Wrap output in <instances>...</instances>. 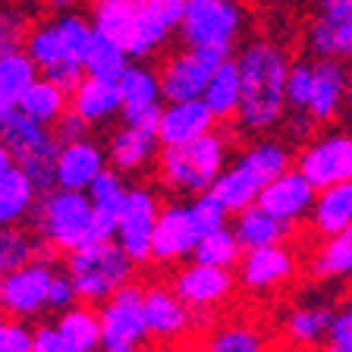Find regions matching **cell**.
Segmentation results:
<instances>
[{"mask_svg": "<svg viewBox=\"0 0 352 352\" xmlns=\"http://www.w3.org/2000/svg\"><path fill=\"white\" fill-rule=\"evenodd\" d=\"M161 205H164L161 186L129 183L126 201H123V208H120L113 242H117L120 249L139 264V267H151V239H154V223H157Z\"/></svg>", "mask_w": 352, "mask_h": 352, "instance_id": "9", "label": "cell"}, {"mask_svg": "<svg viewBox=\"0 0 352 352\" xmlns=\"http://www.w3.org/2000/svg\"><path fill=\"white\" fill-rule=\"evenodd\" d=\"M69 110L82 117L88 126L110 123L120 117L123 98H120L117 79H98V76H82V82L69 91Z\"/></svg>", "mask_w": 352, "mask_h": 352, "instance_id": "27", "label": "cell"}, {"mask_svg": "<svg viewBox=\"0 0 352 352\" xmlns=\"http://www.w3.org/2000/svg\"><path fill=\"white\" fill-rule=\"evenodd\" d=\"M324 346L352 352V296L333 302V315H330V330H327V343Z\"/></svg>", "mask_w": 352, "mask_h": 352, "instance_id": "45", "label": "cell"}, {"mask_svg": "<svg viewBox=\"0 0 352 352\" xmlns=\"http://www.w3.org/2000/svg\"><path fill=\"white\" fill-rule=\"evenodd\" d=\"M186 13V0H142L135 7V22H132L126 54L129 60H148L164 44L179 32V22Z\"/></svg>", "mask_w": 352, "mask_h": 352, "instance_id": "16", "label": "cell"}, {"mask_svg": "<svg viewBox=\"0 0 352 352\" xmlns=\"http://www.w3.org/2000/svg\"><path fill=\"white\" fill-rule=\"evenodd\" d=\"M242 242L236 239L233 227H220V230H211L198 239L195 252H192V261H201V264H214V267H230L233 271L236 264L242 258Z\"/></svg>", "mask_w": 352, "mask_h": 352, "instance_id": "38", "label": "cell"}, {"mask_svg": "<svg viewBox=\"0 0 352 352\" xmlns=\"http://www.w3.org/2000/svg\"><path fill=\"white\" fill-rule=\"evenodd\" d=\"M41 189L25 170L16 164L0 176V227H29Z\"/></svg>", "mask_w": 352, "mask_h": 352, "instance_id": "29", "label": "cell"}, {"mask_svg": "<svg viewBox=\"0 0 352 352\" xmlns=\"http://www.w3.org/2000/svg\"><path fill=\"white\" fill-rule=\"evenodd\" d=\"M220 60L214 51H195V47H183V51L170 54L161 63L157 76H161V91L164 101H192L201 98L208 88V79L217 69Z\"/></svg>", "mask_w": 352, "mask_h": 352, "instance_id": "17", "label": "cell"}, {"mask_svg": "<svg viewBox=\"0 0 352 352\" xmlns=\"http://www.w3.org/2000/svg\"><path fill=\"white\" fill-rule=\"evenodd\" d=\"M91 132V126L85 123L82 117H76L73 110H66L63 117L57 120V126H54V135H57L60 142H69V139H79V135H88Z\"/></svg>", "mask_w": 352, "mask_h": 352, "instance_id": "50", "label": "cell"}, {"mask_svg": "<svg viewBox=\"0 0 352 352\" xmlns=\"http://www.w3.org/2000/svg\"><path fill=\"white\" fill-rule=\"evenodd\" d=\"M32 321L0 315V352H32Z\"/></svg>", "mask_w": 352, "mask_h": 352, "instance_id": "47", "label": "cell"}, {"mask_svg": "<svg viewBox=\"0 0 352 352\" xmlns=\"http://www.w3.org/2000/svg\"><path fill=\"white\" fill-rule=\"evenodd\" d=\"M261 186H264L261 179H258V176L252 173V170L245 167L239 157H236L233 164H227V167H223V173L214 179V186L208 192H211L220 205L227 208L230 217H233V214H239V211H245V208L255 205Z\"/></svg>", "mask_w": 352, "mask_h": 352, "instance_id": "31", "label": "cell"}, {"mask_svg": "<svg viewBox=\"0 0 352 352\" xmlns=\"http://www.w3.org/2000/svg\"><path fill=\"white\" fill-rule=\"evenodd\" d=\"M19 110L25 113L29 120H35V123L47 126V129H54L57 126V120L63 117L66 110H69V91L60 85H54L51 79H38L35 85L25 91V95L19 98Z\"/></svg>", "mask_w": 352, "mask_h": 352, "instance_id": "35", "label": "cell"}, {"mask_svg": "<svg viewBox=\"0 0 352 352\" xmlns=\"http://www.w3.org/2000/svg\"><path fill=\"white\" fill-rule=\"evenodd\" d=\"M346 107L352 110V82H349V91H346Z\"/></svg>", "mask_w": 352, "mask_h": 352, "instance_id": "56", "label": "cell"}, {"mask_svg": "<svg viewBox=\"0 0 352 352\" xmlns=\"http://www.w3.org/2000/svg\"><path fill=\"white\" fill-rule=\"evenodd\" d=\"M95 352H151V349H145V346H101Z\"/></svg>", "mask_w": 352, "mask_h": 352, "instance_id": "53", "label": "cell"}, {"mask_svg": "<svg viewBox=\"0 0 352 352\" xmlns=\"http://www.w3.org/2000/svg\"><path fill=\"white\" fill-rule=\"evenodd\" d=\"M305 271L318 283H352V223L311 242L305 252Z\"/></svg>", "mask_w": 352, "mask_h": 352, "instance_id": "25", "label": "cell"}, {"mask_svg": "<svg viewBox=\"0 0 352 352\" xmlns=\"http://www.w3.org/2000/svg\"><path fill=\"white\" fill-rule=\"evenodd\" d=\"M79 302V293H76V283L69 280V274L63 271V264L54 267V277H51V289H47V311L60 315L66 308H73Z\"/></svg>", "mask_w": 352, "mask_h": 352, "instance_id": "48", "label": "cell"}, {"mask_svg": "<svg viewBox=\"0 0 352 352\" xmlns=\"http://www.w3.org/2000/svg\"><path fill=\"white\" fill-rule=\"evenodd\" d=\"M35 255H44V252L29 227H0V274L32 261Z\"/></svg>", "mask_w": 352, "mask_h": 352, "instance_id": "42", "label": "cell"}, {"mask_svg": "<svg viewBox=\"0 0 352 352\" xmlns=\"http://www.w3.org/2000/svg\"><path fill=\"white\" fill-rule=\"evenodd\" d=\"M91 227H95V211H91L88 192L57 189V186L41 192L29 223L41 252L54 258L69 255L85 242H95Z\"/></svg>", "mask_w": 352, "mask_h": 352, "instance_id": "3", "label": "cell"}, {"mask_svg": "<svg viewBox=\"0 0 352 352\" xmlns=\"http://www.w3.org/2000/svg\"><path fill=\"white\" fill-rule=\"evenodd\" d=\"M201 227L195 220L189 198H167L157 214V223H154V239H151V264L154 267H176L192 258L198 239H201Z\"/></svg>", "mask_w": 352, "mask_h": 352, "instance_id": "11", "label": "cell"}, {"mask_svg": "<svg viewBox=\"0 0 352 352\" xmlns=\"http://www.w3.org/2000/svg\"><path fill=\"white\" fill-rule=\"evenodd\" d=\"M173 352H208V349H205V346H201V340H192V343L179 346V349H173Z\"/></svg>", "mask_w": 352, "mask_h": 352, "instance_id": "54", "label": "cell"}, {"mask_svg": "<svg viewBox=\"0 0 352 352\" xmlns=\"http://www.w3.org/2000/svg\"><path fill=\"white\" fill-rule=\"evenodd\" d=\"M63 271L76 283L79 302L101 305L107 296H113L120 286L139 280V264L132 261L113 239L85 242L82 249L63 255Z\"/></svg>", "mask_w": 352, "mask_h": 352, "instance_id": "5", "label": "cell"}, {"mask_svg": "<svg viewBox=\"0 0 352 352\" xmlns=\"http://www.w3.org/2000/svg\"><path fill=\"white\" fill-rule=\"evenodd\" d=\"M311 69H315V60H293L289 76H286V113L305 117L308 91H311Z\"/></svg>", "mask_w": 352, "mask_h": 352, "instance_id": "44", "label": "cell"}, {"mask_svg": "<svg viewBox=\"0 0 352 352\" xmlns=\"http://www.w3.org/2000/svg\"><path fill=\"white\" fill-rule=\"evenodd\" d=\"M32 352H69L63 337L54 327V321H44L32 330Z\"/></svg>", "mask_w": 352, "mask_h": 352, "instance_id": "49", "label": "cell"}, {"mask_svg": "<svg viewBox=\"0 0 352 352\" xmlns=\"http://www.w3.org/2000/svg\"><path fill=\"white\" fill-rule=\"evenodd\" d=\"M167 283L173 286V293L192 308V315L198 318L201 330L220 315H227L239 299V286H236V274L230 267H214V264L201 261H183L167 271Z\"/></svg>", "mask_w": 352, "mask_h": 352, "instance_id": "7", "label": "cell"}, {"mask_svg": "<svg viewBox=\"0 0 352 352\" xmlns=\"http://www.w3.org/2000/svg\"><path fill=\"white\" fill-rule=\"evenodd\" d=\"M32 29V13L16 0H0V54L22 51Z\"/></svg>", "mask_w": 352, "mask_h": 352, "instance_id": "43", "label": "cell"}, {"mask_svg": "<svg viewBox=\"0 0 352 352\" xmlns=\"http://www.w3.org/2000/svg\"><path fill=\"white\" fill-rule=\"evenodd\" d=\"M315 195L318 189L305 179L299 167H289L283 170L280 176H274L271 183H264L261 192H258V208H264L267 214H274L277 220H283L286 227L299 230V223L308 220V211L315 205Z\"/></svg>", "mask_w": 352, "mask_h": 352, "instance_id": "20", "label": "cell"}, {"mask_svg": "<svg viewBox=\"0 0 352 352\" xmlns=\"http://www.w3.org/2000/svg\"><path fill=\"white\" fill-rule=\"evenodd\" d=\"M16 167V161H13V154H10V148L0 142V176L7 173V170H13Z\"/></svg>", "mask_w": 352, "mask_h": 352, "instance_id": "52", "label": "cell"}, {"mask_svg": "<svg viewBox=\"0 0 352 352\" xmlns=\"http://www.w3.org/2000/svg\"><path fill=\"white\" fill-rule=\"evenodd\" d=\"M142 289H145L148 346H154L157 352H173L201 337L198 318L192 315V308L173 293V286L164 277H148Z\"/></svg>", "mask_w": 352, "mask_h": 352, "instance_id": "8", "label": "cell"}, {"mask_svg": "<svg viewBox=\"0 0 352 352\" xmlns=\"http://www.w3.org/2000/svg\"><path fill=\"white\" fill-rule=\"evenodd\" d=\"M230 154H233V142L220 129L205 132L186 145H167L161 148L157 161H154L157 186L176 198H192L198 192H208L230 164Z\"/></svg>", "mask_w": 352, "mask_h": 352, "instance_id": "2", "label": "cell"}, {"mask_svg": "<svg viewBox=\"0 0 352 352\" xmlns=\"http://www.w3.org/2000/svg\"><path fill=\"white\" fill-rule=\"evenodd\" d=\"M126 66H129V54H126L123 44L95 32L91 51H88V57H85V76H98V79H120Z\"/></svg>", "mask_w": 352, "mask_h": 352, "instance_id": "40", "label": "cell"}, {"mask_svg": "<svg viewBox=\"0 0 352 352\" xmlns=\"http://www.w3.org/2000/svg\"><path fill=\"white\" fill-rule=\"evenodd\" d=\"M22 51L35 60V66L41 73H47V69L57 63H73V60H66V54H63V41H60V32H57V22L54 19L32 22Z\"/></svg>", "mask_w": 352, "mask_h": 352, "instance_id": "37", "label": "cell"}, {"mask_svg": "<svg viewBox=\"0 0 352 352\" xmlns=\"http://www.w3.org/2000/svg\"><path fill=\"white\" fill-rule=\"evenodd\" d=\"M305 271V245L299 239H283L261 249H245L233 267L239 296L249 302H271L283 296Z\"/></svg>", "mask_w": 352, "mask_h": 352, "instance_id": "4", "label": "cell"}, {"mask_svg": "<svg viewBox=\"0 0 352 352\" xmlns=\"http://www.w3.org/2000/svg\"><path fill=\"white\" fill-rule=\"evenodd\" d=\"M352 223V179L318 189L315 205L308 211V236L324 239Z\"/></svg>", "mask_w": 352, "mask_h": 352, "instance_id": "28", "label": "cell"}, {"mask_svg": "<svg viewBox=\"0 0 352 352\" xmlns=\"http://www.w3.org/2000/svg\"><path fill=\"white\" fill-rule=\"evenodd\" d=\"M315 69H311V91H308L305 117L315 126L333 123L340 117V110L346 107V91H349V66L343 60L333 57H311Z\"/></svg>", "mask_w": 352, "mask_h": 352, "instance_id": "22", "label": "cell"}, {"mask_svg": "<svg viewBox=\"0 0 352 352\" xmlns=\"http://www.w3.org/2000/svg\"><path fill=\"white\" fill-rule=\"evenodd\" d=\"M242 82V98L236 110V123L249 135L271 132L286 117V76H289V51L277 38H252L236 54Z\"/></svg>", "mask_w": 352, "mask_h": 352, "instance_id": "1", "label": "cell"}, {"mask_svg": "<svg viewBox=\"0 0 352 352\" xmlns=\"http://www.w3.org/2000/svg\"><path fill=\"white\" fill-rule=\"evenodd\" d=\"M245 29H249V7L242 0H186L179 38L186 47L233 57Z\"/></svg>", "mask_w": 352, "mask_h": 352, "instance_id": "6", "label": "cell"}, {"mask_svg": "<svg viewBox=\"0 0 352 352\" xmlns=\"http://www.w3.org/2000/svg\"><path fill=\"white\" fill-rule=\"evenodd\" d=\"M318 352H343V349H330V346H321Z\"/></svg>", "mask_w": 352, "mask_h": 352, "instance_id": "58", "label": "cell"}, {"mask_svg": "<svg viewBox=\"0 0 352 352\" xmlns=\"http://www.w3.org/2000/svg\"><path fill=\"white\" fill-rule=\"evenodd\" d=\"M54 327L63 337L69 352H95L104 346L101 340V318H98V305L88 302H76L73 308H66L54 318Z\"/></svg>", "mask_w": 352, "mask_h": 352, "instance_id": "30", "label": "cell"}, {"mask_svg": "<svg viewBox=\"0 0 352 352\" xmlns=\"http://www.w3.org/2000/svg\"><path fill=\"white\" fill-rule=\"evenodd\" d=\"M38 79H41V69L25 51L0 54V98L3 101H19Z\"/></svg>", "mask_w": 352, "mask_h": 352, "instance_id": "36", "label": "cell"}, {"mask_svg": "<svg viewBox=\"0 0 352 352\" xmlns=\"http://www.w3.org/2000/svg\"><path fill=\"white\" fill-rule=\"evenodd\" d=\"M54 267L57 258L35 255L32 261L0 274V315L19 318V321H35L47 315V289H51Z\"/></svg>", "mask_w": 352, "mask_h": 352, "instance_id": "10", "label": "cell"}, {"mask_svg": "<svg viewBox=\"0 0 352 352\" xmlns=\"http://www.w3.org/2000/svg\"><path fill=\"white\" fill-rule=\"evenodd\" d=\"M117 3H129V7H139L142 0H117Z\"/></svg>", "mask_w": 352, "mask_h": 352, "instance_id": "57", "label": "cell"}, {"mask_svg": "<svg viewBox=\"0 0 352 352\" xmlns=\"http://www.w3.org/2000/svg\"><path fill=\"white\" fill-rule=\"evenodd\" d=\"M311 57L343 60L352 51V0H315V16L305 29Z\"/></svg>", "mask_w": 352, "mask_h": 352, "instance_id": "19", "label": "cell"}, {"mask_svg": "<svg viewBox=\"0 0 352 352\" xmlns=\"http://www.w3.org/2000/svg\"><path fill=\"white\" fill-rule=\"evenodd\" d=\"M132 22H135V7L129 3H117V0H95L91 7V25H95L98 35L113 38L126 47L132 32Z\"/></svg>", "mask_w": 352, "mask_h": 352, "instance_id": "41", "label": "cell"}, {"mask_svg": "<svg viewBox=\"0 0 352 352\" xmlns=\"http://www.w3.org/2000/svg\"><path fill=\"white\" fill-rule=\"evenodd\" d=\"M239 98H242V82H239V66L236 57L220 60L217 69L208 79V88L201 101L211 107V113L217 120H236V110H239Z\"/></svg>", "mask_w": 352, "mask_h": 352, "instance_id": "34", "label": "cell"}, {"mask_svg": "<svg viewBox=\"0 0 352 352\" xmlns=\"http://www.w3.org/2000/svg\"><path fill=\"white\" fill-rule=\"evenodd\" d=\"M85 192H88V201H91V211H95L91 236H95V239H113L120 208H123L126 192H129V176H123L120 170H113L107 164Z\"/></svg>", "mask_w": 352, "mask_h": 352, "instance_id": "26", "label": "cell"}, {"mask_svg": "<svg viewBox=\"0 0 352 352\" xmlns=\"http://www.w3.org/2000/svg\"><path fill=\"white\" fill-rule=\"evenodd\" d=\"M346 60H349V73H352V51H349V57H346Z\"/></svg>", "mask_w": 352, "mask_h": 352, "instance_id": "59", "label": "cell"}, {"mask_svg": "<svg viewBox=\"0 0 352 352\" xmlns=\"http://www.w3.org/2000/svg\"><path fill=\"white\" fill-rule=\"evenodd\" d=\"M296 167L315 189L352 179V129H327L305 139L296 151Z\"/></svg>", "mask_w": 352, "mask_h": 352, "instance_id": "12", "label": "cell"}, {"mask_svg": "<svg viewBox=\"0 0 352 352\" xmlns=\"http://www.w3.org/2000/svg\"><path fill=\"white\" fill-rule=\"evenodd\" d=\"M217 129V117L201 98L192 101H164L157 113V139L161 145H186V142Z\"/></svg>", "mask_w": 352, "mask_h": 352, "instance_id": "24", "label": "cell"}, {"mask_svg": "<svg viewBox=\"0 0 352 352\" xmlns=\"http://www.w3.org/2000/svg\"><path fill=\"white\" fill-rule=\"evenodd\" d=\"M16 113H19V101H3V98H0V129H3Z\"/></svg>", "mask_w": 352, "mask_h": 352, "instance_id": "51", "label": "cell"}, {"mask_svg": "<svg viewBox=\"0 0 352 352\" xmlns=\"http://www.w3.org/2000/svg\"><path fill=\"white\" fill-rule=\"evenodd\" d=\"M230 227H233L236 239L242 242V249H261V245H274V242H283L296 236L293 227H286L283 220H277L274 214H267L258 205L233 214Z\"/></svg>", "mask_w": 352, "mask_h": 352, "instance_id": "32", "label": "cell"}, {"mask_svg": "<svg viewBox=\"0 0 352 352\" xmlns=\"http://www.w3.org/2000/svg\"><path fill=\"white\" fill-rule=\"evenodd\" d=\"M330 315H333L330 299H299L286 305L274 321L280 352H318L327 343Z\"/></svg>", "mask_w": 352, "mask_h": 352, "instance_id": "15", "label": "cell"}, {"mask_svg": "<svg viewBox=\"0 0 352 352\" xmlns=\"http://www.w3.org/2000/svg\"><path fill=\"white\" fill-rule=\"evenodd\" d=\"M44 3H47L51 10H69V7L76 3V0H44Z\"/></svg>", "mask_w": 352, "mask_h": 352, "instance_id": "55", "label": "cell"}, {"mask_svg": "<svg viewBox=\"0 0 352 352\" xmlns=\"http://www.w3.org/2000/svg\"><path fill=\"white\" fill-rule=\"evenodd\" d=\"M239 161L261 179L271 183L274 176H280L283 170H289L296 164V151L286 139H252L249 145L239 151Z\"/></svg>", "mask_w": 352, "mask_h": 352, "instance_id": "33", "label": "cell"}, {"mask_svg": "<svg viewBox=\"0 0 352 352\" xmlns=\"http://www.w3.org/2000/svg\"><path fill=\"white\" fill-rule=\"evenodd\" d=\"M104 167H107V151L98 139L79 135V139L60 142L57 157H54V186L85 192Z\"/></svg>", "mask_w": 352, "mask_h": 352, "instance_id": "23", "label": "cell"}, {"mask_svg": "<svg viewBox=\"0 0 352 352\" xmlns=\"http://www.w3.org/2000/svg\"><path fill=\"white\" fill-rule=\"evenodd\" d=\"M54 22H57L66 60L85 66V57H88V51H91V41H95V25H91V19H85L82 13H69V10H66V13L54 16Z\"/></svg>", "mask_w": 352, "mask_h": 352, "instance_id": "39", "label": "cell"}, {"mask_svg": "<svg viewBox=\"0 0 352 352\" xmlns=\"http://www.w3.org/2000/svg\"><path fill=\"white\" fill-rule=\"evenodd\" d=\"M120 98H123V110L120 120L132 126H151L157 129V113L164 107V91H161V76L154 66L145 60H129L123 76L117 79Z\"/></svg>", "mask_w": 352, "mask_h": 352, "instance_id": "18", "label": "cell"}, {"mask_svg": "<svg viewBox=\"0 0 352 352\" xmlns=\"http://www.w3.org/2000/svg\"><path fill=\"white\" fill-rule=\"evenodd\" d=\"M161 148L164 145L157 139V129L120 123L107 135L104 151H107V164L113 170H120L123 176H142L148 170H154V161H157Z\"/></svg>", "mask_w": 352, "mask_h": 352, "instance_id": "21", "label": "cell"}, {"mask_svg": "<svg viewBox=\"0 0 352 352\" xmlns=\"http://www.w3.org/2000/svg\"><path fill=\"white\" fill-rule=\"evenodd\" d=\"M201 346L208 352H280L274 324L258 311H236L230 308L201 330Z\"/></svg>", "mask_w": 352, "mask_h": 352, "instance_id": "13", "label": "cell"}, {"mask_svg": "<svg viewBox=\"0 0 352 352\" xmlns=\"http://www.w3.org/2000/svg\"><path fill=\"white\" fill-rule=\"evenodd\" d=\"M189 205H192V211H195V220H198V227H201V233H211V230H220V227H227L230 223L227 208L220 205L211 192H198V195H192Z\"/></svg>", "mask_w": 352, "mask_h": 352, "instance_id": "46", "label": "cell"}, {"mask_svg": "<svg viewBox=\"0 0 352 352\" xmlns=\"http://www.w3.org/2000/svg\"><path fill=\"white\" fill-rule=\"evenodd\" d=\"M104 346H148L145 324V289L139 280L120 286L98 305Z\"/></svg>", "mask_w": 352, "mask_h": 352, "instance_id": "14", "label": "cell"}]
</instances>
